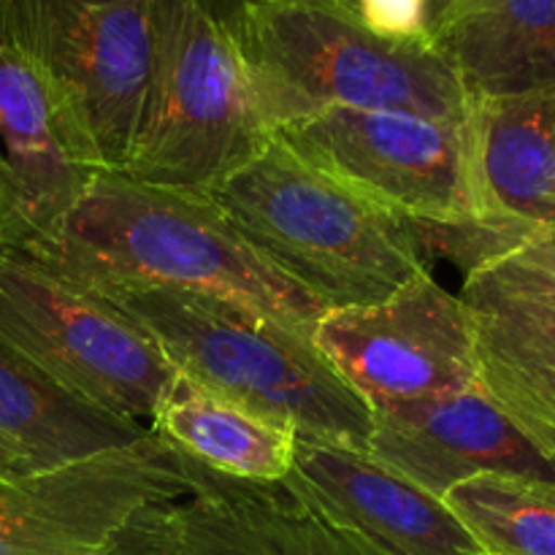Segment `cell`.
Returning <instances> with one entry per match:
<instances>
[{
	"label": "cell",
	"instance_id": "ffe728a7",
	"mask_svg": "<svg viewBox=\"0 0 555 555\" xmlns=\"http://www.w3.org/2000/svg\"><path fill=\"white\" fill-rule=\"evenodd\" d=\"M482 555H555V486L480 475L444 493Z\"/></svg>",
	"mask_w": 555,
	"mask_h": 555
},
{
	"label": "cell",
	"instance_id": "7c38bea8",
	"mask_svg": "<svg viewBox=\"0 0 555 555\" xmlns=\"http://www.w3.org/2000/svg\"><path fill=\"white\" fill-rule=\"evenodd\" d=\"M282 491L379 555H482L444 499L369 450L296 434Z\"/></svg>",
	"mask_w": 555,
	"mask_h": 555
},
{
	"label": "cell",
	"instance_id": "5bb4252c",
	"mask_svg": "<svg viewBox=\"0 0 555 555\" xmlns=\"http://www.w3.org/2000/svg\"><path fill=\"white\" fill-rule=\"evenodd\" d=\"M0 247L52 233L95 168L76 150L41 70L0 43Z\"/></svg>",
	"mask_w": 555,
	"mask_h": 555
},
{
	"label": "cell",
	"instance_id": "44dd1931",
	"mask_svg": "<svg viewBox=\"0 0 555 555\" xmlns=\"http://www.w3.org/2000/svg\"><path fill=\"white\" fill-rule=\"evenodd\" d=\"M347 20L393 41L431 43L453 0H320Z\"/></svg>",
	"mask_w": 555,
	"mask_h": 555
},
{
	"label": "cell",
	"instance_id": "e0dca14e",
	"mask_svg": "<svg viewBox=\"0 0 555 555\" xmlns=\"http://www.w3.org/2000/svg\"><path fill=\"white\" fill-rule=\"evenodd\" d=\"M469 130L488 211L509 225L555 233V87L472 101Z\"/></svg>",
	"mask_w": 555,
	"mask_h": 555
},
{
	"label": "cell",
	"instance_id": "603a6c76",
	"mask_svg": "<svg viewBox=\"0 0 555 555\" xmlns=\"http://www.w3.org/2000/svg\"><path fill=\"white\" fill-rule=\"evenodd\" d=\"M195 3H198L201 9L217 22V25L231 30V27L238 22V16H242V11L247 9L249 3H255V0H195Z\"/></svg>",
	"mask_w": 555,
	"mask_h": 555
},
{
	"label": "cell",
	"instance_id": "9a60e30c",
	"mask_svg": "<svg viewBox=\"0 0 555 555\" xmlns=\"http://www.w3.org/2000/svg\"><path fill=\"white\" fill-rule=\"evenodd\" d=\"M193 477V496L171 502L179 555H379L280 486L238 482L195 461Z\"/></svg>",
	"mask_w": 555,
	"mask_h": 555
},
{
	"label": "cell",
	"instance_id": "ac0fdd59",
	"mask_svg": "<svg viewBox=\"0 0 555 555\" xmlns=\"http://www.w3.org/2000/svg\"><path fill=\"white\" fill-rule=\"evenodd\" d=\"M150 431L209 472L253 486H280L296 453V428L269 421L182 372L163 390Z\"/></svg>",
	"mask_w": 555,
	"mask_h": 555
},
{
	"label": "cell",
	"instance_id": "8992f818",
	"mask_svg": "<svg viewBox=\"0 0 555 555\" xmlns=\"http://www.w3.org/2000/svg\"><path fill=\"white\" fill-rule=\"evenodd\" d=\"M0 20L47 79L87 166L122 171L150 90L152 0H0Z\"/></svg>",
	"mask_w": 555,
	"mask_h": 555
},
{
	"label": "cell",
	"instance_id": "277c9868",
	"mask_svg": "<svg viewBox=\"0 0 555 555\" xmlns=\"http://www.w3.org/2000/svg\"><path fill=\"white\" fill-rule=\"evenodd\" d=\"M228 33L271 135L331 108L448 122L472 114L464 85L437 47L383 38L320 0H255Z\"/></svg>",
	"mask_w": 555,
	"mask_h": 555
},
{
	"label": "cell",
	"instance_id": "5b68a950",
	"mask_svg": "<svg viewBox=\"0 0 555 555\" xmlns=\"http://www.w3.org/2000/svg\"><path fill=\"white\" fill-rule=\"evenodd\" d=\"M155 57L122 171L204 193L271 139L231 33L195 0H152Z\"/></svg>",
	"mask_w": 555,
	"mask_h": 555
},
{
	"label": "cell",
	"instance_id": "9c48e42d",
	"mask_svg": "<svg viewBox=\"0 0 555 555\" xmlns=\"http://www.w3.org/2000/svg\"><path fill=\"white\" fill-rule=\"evenodd\" d=\"M193 464L155 434L0 475V555H101L152 504L193 496Z\"/></svg>",
	"mask_w": 555,
	"mask_h": 555
},
{
	"label": "cell",
	"instance_id": "ba28073f",
	"mask_svg": "<svg viewBox=\"0 0 555 555\" xmlns=\"http://www.w3.org/2000/svg\"><path fill=\"white\" fill-rule=\"evenodd\" d=\"M274 135L396 217L502 222L482 201L469 119L448 122L399 112L331 108L285 125Z\"/></svg>",
	"mask_w": 555,
	"mask_h": 555
},
{
	"label": "cell",
	"instance_id": "484cf974",
	"mask_svg": "<svg viewBox=\"0 0 555 555\" xmlns=\"http://www.w3.org/2000/svg\"><path fill=\"white\" fill-rule=\"evenodd\" d=\"M547 242H551V247L555 249V233H547Z\"/></svg>",
	"mask_w": 555,
	"mask_h": 555
},
{
	"label": "cell",
	"instance_id": "cb8c5ba5",
	"mask_svg": "<svg viewBox=\"0 0 555 555\" xmlns=\"http://www.w3.org/2000/svg\"><path fill=\"white\" fill-rule=\"evenodd\" d=\"M30 461L20 453L11 442L0 439V475H16V472H30Z\"/></svg>",
	"mask_w": 555,
	"mask_h": 555
},
{
	"label": "cell",
	"instance_id": "2e32d148",
	"mask_svg": "<svg viewBox=\"0 0 555 555\" xmlns=\"http://www.w3.org/2000/svg\"><path fill=\"white\" fill-rule=\"evenodd\" d=\"M434 47L469 101L555 87V0H453Z\"/></svg>",
	"mask_w": 555,
	"mask_h": 555
},
{
	"label": "cell",
	"instance_id": "d4e9b609",
	"mask_svg": "<svg viewBox=\"0 0 555 555\" xmlns=\"http://www.w3.org/2000/svg\"><path fill=\"white\" fill-rule=\"evenodd\" d=\"M0 43H5V30H3V20H0Z\"/></svg>",
	"mask_w": 555,
	"mask_h": 555
},
{
	"label": "cell",
	"instance_id": "d6986e66",
	"mask_svg": "<svg viewBox=\"0 0 555 555\" xmlns=\"http://www.w3.org/2000/svg\"><path fill=\"white\" fill-rule=\"evenodd\" d=\"M146 434L141 423L114 417L65 393L0 339V439L14 444L33 469L130 444Z\"/></svg>",
	"mask_w": 555,
	"mask_h": 555
},
{
	"label": "cell",
	"instance_id": "7a4b0ae2",
	"mask_svg": "<svg viewBox=\"0 0 555 555\" xmlns=\"http://www.w3.org/2000/svg\"><path fill=\"white\" fill-rule=\"evenodd\" d=\"M204 195L328 312L385 301L431 274L401 217L314 168L276 135Z\"/></svg>",
	"mask_w": 555,
	"mask_h": 555
},
{
	"label": "cell",
	"instance_id": "6da1fadb",
	"mask_svg": "<svg viewBox=\"0 0 555 555\" xmlns=\"http://www.w3.org/2000/svg\"><path fill=\"white\" fill-rule=\"evenodd\" d=\"M81 285H163L215 293L312 341L328 309L271 266L193 190L101 171L52 233L0 247Z\"/></svg>",
	"mask_w": 555,
	"mask_h": 555
},
{
	"label": "cell",
	"instance_id": "8fae6325",
	"mask_svg": "<svg viewBox=\"0 0 555 555\" xmlns=\"http://www.w3.org/2000/svg\"><path fill=\"white\" fill-rule=\"evenodd\" d=\"M480 388L555 455V249L547 233L464 276Z\"/></svg>",
	"mask_w": 555,
	"mask_h": 555
},
{
	"label": "cell",
	"instance_id": "7402d4cb",
	"mask_svg": "<svg viewBox=\"0 0 555 555\" xmlns=\"http://www.w3.org/2000/svg\"><path fill=\"white\" fill-rule=\"evenodd\" d=\"M101 555H179L171 534V502L141 509Z\"/></svg>",
	"mask_w": 555,
	"mask_h": 555
},
{
	"label": "cell",
	"instance_id": "4316f807",
	"mask_svg": "<svg viewBox=\"0 0 555 555\" xmlns=\"http://www.w3.org/2000/svg\"><path fill=\"white\" fill-rule=\"evenodd\" d=\"M0 163H3V155H0Z\"/></svg>",
	"mask_w": 555,
	"mask_h": 555
},
{
	"label": "cell",
	"instance_id": "3957f363",
	"mask_svg": "<svg viewBox=\"0 0 555 555\" xmlns=\"http://www.w3.org/2000/svg\"><path fill=\"white\" fill-rule=\"evenodd\" d=\"M87 287L128 314L195 383L296 434L366 450L372 406L312 341L215 293L119 282Z\"/></svg>",
	"mask_w": 555,
	"mask_h": 555
},
{
	"label": "cell",
	"instance_id": "4fadbf2b",
	"mask_svg": "<svg viewBox=\"0 0 555 555\" xmlns=\"http://www.w3.org/2000/svg\"><path fill=\"white\" fill-rule=\"evenodd\" d=\"M366 450L439 499L480 475L555 486V455L545 453L480 385L374 406Z\"/></svg>",
	"mask_w": 555,
	"mask_h": 555
},
{
	"label": "cell",
	"instance_id": "52a82bcc",
	"mask_svg": "<svg viewBox=\"0 0 555 555\" xmlns=\"http://www.w3.org/2000/svg\"><path fill=\"white\" fill-rule=\"evenodd\" d=\"M0 339L65 393L122 421H152L177 369L92 287L0 253Z\"/></svg>",
	"mask_w": 555,
	"mask_h": 555
},
{
	"label": "cell",
	"instance_id": "30bf717a",
	"mask_svg": "<svg viewBox=\"0 0 555 555\" xmlns=\"http://www.w3.org/2000/svg\"><path fill=\"white\" fill-rule=\"evenodd\" d=\"M312 345L372 410L480 385L469 314L431 274L385 301L331 309Z\"/></svg>",
	"mask_w": 555,
	"mask_h": 555
}]
</instances>
